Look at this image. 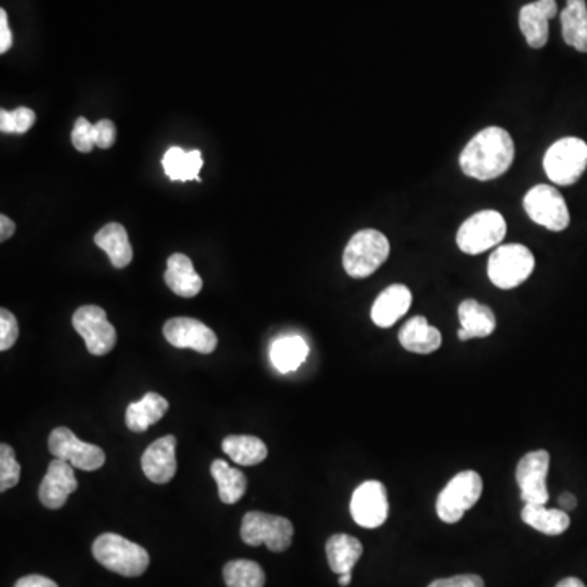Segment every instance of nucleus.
Here are the masks:
<instances>
[{
    "mask_svg": "<svg viewBox=\"0 0 587 587\" xmlns=\"http://www.w3.org/2000/svg\"><path fill=\"white\" fill-rule=\"evenodd\" d=\"M524 209L535 224L552 232H561L570 226V211L565 198L553 186L537 185L527 191Z\"/></svg>",
    "mask_w": 587,
    "mask_h": 587,
    "instance_id": "obj_9",
    "label": "nucleus"
},
{
    "mask_svg": "<svg viewBox=\"0 0 587 587\" xmlns=\"http://www.w3.org/2000/svg\"><path fill=\"white\" fill-rule=\"evenodd\" d=\"M93 557L106 570L126 578H137L146 573L151 563L146 548L124 539L118 534H103L93 542Z\"/></svg>",
    "mask_w": 587,
    "mask_h": 587,
    "instance_id": "obj_2",
    "label": "nucleus"
},
{
    "mask_svg": "<svg viewBox=\"0 0 587 587\" xmlns=\"http://www.w3.org/2000/svg\"><path fill=\"white\" fill-rule=\"evenodd\" d=\"M307 356H309V345L301 336H283L271 345V362L283 374L297 371L304 364Z\"/></svg>",
    "mask_w": 587,
    "mask_h": 587,
    "instance_id": "obj_27",
    "label": "nucleus"
},
{
    "mask_svg": "<svg viewBox=\"0 0 587 587\" xmlns=\"http://www.w3.org/2000/svg\"><path fill=\"white\" fill-rule=\"evenodd\" d=\"M349 511L354 522L364 529H377L389 517V495L384 483L369 480L354 490Z\"/></svg>",
    "mask_w": 587,
    "mask_h": 587,
    "instance_id": "obj_12",
    "label": "nucleus"
},
{
    "mask_svg": "<svg viewBox=\"0 0 587 587\" xmlns=\"http://www.w3.org/2000/svg\"><path fill=\"white\" fill-rule=\"evenodd\" d=\"M403 348L415 354H431L442 346V335L436 327L429 325L426 318L413 317L398 333Z\"/></svg>",
    "mask_w": 587,
    "mask_h": 587,
    "instance_id": "obj_21",
    "label": "nucleus"
},
{
    "mask_svg": "<svg viewBox=\"0 0 587 587\" xmlns=\"http://www.w3.org/2000/svg\"><path fill=\"white\" fill-rule=\"evenodd\" d=\"M522 521L542 534L557 537L570 529V516L563 509H548L545 504H526L521 512Z\"/></svg>",
    "mask_w": 587,
    "mask_h": 587,
    "instance_id": "obj_25",
    "label": "nucleus"
},
{
    "mask_svg": "<svg viewBox=\"0 0 587 587\" xmlns=\"http://www.w3.org/2000/svg\"><path fill=\"white\" fill-rule=\"evenodd\" d=\"M240 535L250 547L266 545L271 552L281 553L291 547L294 526L286 517L252 511L243 516Z\"/></svg>",
    "mask_w": 587,
    "mask_h": 587,
    "instance_id": "obj_7",
    "label": "nucleus"
},
{
    "mask_svg": "<svg viewBox=\"0 0 587 587\" xmlns=\"http://www.w3.org/2000/svg\"><path fill=\"white\" fill-rule=\"evenodd\" d=\"M14 587H59L53 579L40 576V574H28L18 579Z\"/></svg>",
    "mask_w": 587,
    "mask_h": 587,
    "instance_id": "obj_39",
    "label": "nucleus"
},
{
    "mask_svg": "<svg viewBox=\"0 0 587 587\" xmlns=\"http://www.w3.org/2000/svg\"><path fill=\"white\" fill-rule=\"evenodd\" d=\"M222 451L242 467H252L266 460L268 447L260 437L256 436H227L222 441Z\"/></svg>",
    "mask_w": 587,
    "mask_h": 587,
    "instance_id": "obj_29",
    "label": "nucleus"
},
{
    "mask_svg": "<svg viewBox=\"0 0 587 587\" xmlns=\"http://www.w3.org/2000/svg\"><path fill=\"white\" fill-rule=\"evenodd\" d=\"M35 121V111L27 106H20L15 111H0V131L4 134H25Z\"/></svg>",
    "mask_w": 587,
    "mask_h": 587,
    "instance_id": "obj_32",
    "label": "nucleus"
},
{
    "mask_svg": "<svg viewBox=\"0 0 587 587\" xmlns=\"http://www.w3.org/2000/svg\"><path fill=\"white\" fill-rule=\"evenodd\" d=\"M413 296L407 286L392 284L380 292L372 305L371 318L379 328H390L410 310Z\"/></svg>",
    "mask_w": 587,
    "mask_h": 587,
    "instance_id": "obj_18",
    "label": "nucleus"
},
{
    "mask_svg": "<svg viewBox=\"0 0 587 587\" xmlns=\"http://www.w3.org/2000/svg\"><path fill=\"white\" fill-rule=\"evenodd\" d=\"M72 327L84 338L93 356H105L115 348L118 340L115 327L108 322L105 310L98 305H84L77 309L72 317Z\"/></svg>",
    "mask_w": 587,
    "mask_h": 587,
    "instance_id": "obj_11",
    "label": "nucleus"
},
{
    "mask_svg": "<svg viewBox=\"0 0 587 587\" xmlns=\"http://www.w3.org/2000/svg\"><path fill=\"white\" fill-rule=\"evenodd\" d=\"M550 454L534 451L522 457L516 468V482L521 490V499L526 504H547L550 493L547 488Z\"/></svg>",
    "mask_w": 587,
    "mask_h": 587,
    "instance_id": "obj_13",
    "label": "nucleus"
},
{
    "mask_svg": "<svg viewBox=\"0 0 587 587\" xmlns=\"http://www.w3.org/2000/svg\"><path fill=\"white\" fill-rule=\"evenodd\" d=\"M203 164L201 152H185L181 147H170L162 159L165 175L173 181H201L199 170Z\"/></svg>",
    "mask_w": 587,
    "mask_h": 587,
    "instance_id": "obj_28",
    "label": "nucleus"
},
{
    "mask_svg": "<svg viewBox=\"0 0 587 587\" xmlns=\"http://www.w3.org/2000/svg\"><path fill=\"white\" fill-rule=\"evenodd\" d=\"M328 565L333 573H351L362 557V543L356 537L346 534L332 535L327 542Z\"/></svg>",
    "mask_w": 587,
    "mask_h": 587,
    "instance_id": "obj_26",
    "label": "nucleus"
},
{
    "mask_svg": "<svg viewBox=\"0 0 587 587\" xmlns=\"http://www.w3.org/2000/svg\"><path fill=\"white\" fill-rule=\"evenodd\" d=\"M557 0H537L522 7L519 12V27L526 36L530 48L540 49L548 43V22L557 17Z\"/></svg>",
    "mask_w": 587,
    "mask_h": 587,
    "instance_id": "obj_17",
    "label": "nucleus"
},
{
    "mask_svg": "<svg viewBox=\"0 0 587 587\" xmlns=\"http://www.w3.org/2000/svg\"><path fill=\"white\" fill-rule=\"evenodd\" d=\"M547 177L560 186L574 185L587 168V144L578 137H563L543 157Z\"/></svg>",
    "mask_w": 587,
    "mask_h": 587,
    "instance_id": "obj_6",
    "label": "nucleus"
},
{
    "mask_svg": "<svg viewBox=\"0 0 587 587\" xmlns=\"http://www.w3.org/2000/svg\"><path fill=\"white\" fill-rule=\"evenodd\" d=\"M534 268V253L526 245L508 243L491 253L488 278L499 289H514L530 278Z\"/></svg>",
    "mask_w": 587,
    "mask_h": 587,
    "instance_id": "obj_5",
    "label": "nucleus"
},
{
    "mask_svg": "<svg viewBox=\"0 0 587 587\" xmlns=\"http://www.w3.org/2000/svg\"><path fill=\"white\" fill-rule=\"evenodd\" d=\"M211 475L216 480L222 503H239L247 491V477L237 468L230 467L226 460L221 459L212 462Z\"/></svg>",
    "mask_w": 587,
    "mask_h": 587,
    "instance_id": "obj_30",
    "label": "nucleus"
},
{
    "mask_svg": "<svg viewBox=\"0 0 587 587\" xmlns=\"http://www.w3.org/2000/svg\"><path fill=\"white\" fill-rule=\"evenodd\" d=\"M390 255V242L382 232L359 230L346 245L343 268L354 279L369 278L384 265Z\"/></svg>",
    "mask_w": 587,
    "mask_h": 587,
    "instance_id": "obj_3",
    "label": "nucleus"
},
{
    "mask_svg": "<svg viewBox=\"0 0 587 587\" xmlns=\"http://www.w3.org/2000/svg\"><path fill=\"white\" fill-rule=\"evenodd\" d=\"M558 504H560V508L563 511H573L578 506V499H576V496L571 495V493H563L560 499H558Z\"/></svg>",
    "mask_w": 587,
    "mask_h": 587,
    "instance_id": "obj_41",
    "label": "nucleus"
},
{
    "mask_svg": "<svg viewBox=\"0 0 587 587\" xmlns=\"http://www.w3.org/2000/svg\"><path fill=\"white\" fill-rule=\"evenodd\" d=\"M508 232V224L504 221L503 214L498 211L477 212L460 226L457 232V245L467 255H480V253L498 247L503 242Z\"/></svg>",
    "mask_w": 587,
    "mask_h": 587,
    "instance_id": "obj_8",
    "label": "nucleus"
},
{
    "mask_svg": "<svg viewBox=\"0 0 587 587\" xmlns=\"http://www.w3.org/2000/svg\"><path fill=\"white\" fill-rule=\"evenodd\" d=\"M460 328L457 335L460 341L472 338H486L496 330V317L493 310L473 299L459 305Z\"/></svg>",
    "mask_w": 587,
    "mask_h": 587,
    "instance_id": "obj_20",
    "label": "nucleus"
},
{
    "mask_svg": "<svg viewBox=\"0 0 587 587\" xmlns=\"http://www.w3.org/2000/svg\"><path fill=\"white\" fill-rule=\"evenodd\" d=\"M165 283L170 291L185 299L198 296L203 289V279L195 270L193 261L183 253H175L168 258Z\"/></svg>",
    "mask_w": 587,
    "mask_h": 587,
    "instance_id": "obj_19",
    "label": "nucleus"
},
{
    "mask_svg": "<svg viewBox=\"0 0 587 587\" xmlns=\"http://www.w3.org/2000/svg\"><path fill=\"white\" fill-rule=\"evenodd\" d=\"M428 587H485V581L477 574H459L452 578L436 579Z\"/></svg>",
    "mask_w": 587,
    "mask_h": 587,
    "instance_id": "obj_37",
    "label": "nucleus"
},
{
    "mask_svg": "<svg viewBox=\"0 0 587 587\" xmlns=\"http://www.w3.org/2000/svg\"><path fill=\"white\" fill-rule=\"evenodd\" d=\"M557 587H587L586 584L578 578H565L561 579Z\"/></svg>",
    "mask_w": 587,
    "mask_h": 587,
    "instance_id": "obj_42",
    "label": "nucleus"
},
{
    "mask_svg": "<svg viewBox=\"0 0 587 587\" xmlns=\"http://www.w3.org/2000/svg\"><path fill=\"white\" fill-rule=\"evenodd\" d=\"M18 328L17 318L7 309L0 310V351H7L17 343Z\"/></svg>",
    "mask_w": 587,
    "mask_h": 587,
    "instance_id": "obj_35",
    "label": "nucleus"
},
{
    "mask_svg": "<svg viewBox=\"0 0 587 587\" xmlns=\"http://www.w3.org/2000/svg\"><path fill=\"white\" fill-rule=\"evenodd\" d=\"M20 473L22 467L15 459V451L9 444H2L0 446V491H5L14 488L20 482Z\"/></svg>",
    "mask_w": 587,
    "mask_h": 587,
    "instance_id": "obj_33",
    "label": "nucleus"
},
{
    "mask_svg": "<svg viewBox=\"0 0 587 587\" xmlns=\"http://www.w3.org/2000/svg\"><path fill=\"white\" fill-rule=\"evenodd\" d=\"M224 581L227 587H263L266 574L255 561L234 560L224 566Z\"/></svg>",
    "mask_w": 587,
    "mask_h": 587,
    "instance_id": "obj_31",
    "label": "nucleus"
},
{
    "mask_svg": "<svg viewBox=\"0 0 587 587\" xmlns=\"http://www.w3.org/2000/svg\"><path fill=\"white\" fill-rule=\"evenodd\" d=\"M72 146L76 147L77 151L89 154L93 151L95 144V134H93V124L85 118H79L72 129Z\"/></svg>",
    "mask_w": 587,
    "mask_h": 587,
    "instance_id": "obj_34",
    "label": "nucleus"
},
{
    "mask_svg": "<svg viewBox=\"0 0 587 587\" xmlns=\"http://www.w3.org/2000/svg\"><path fill=\"white\" fill-rule=\"evenodd\" d=\"M14 36L9 28V17L4 9L0 10V53L5 54L12 48Z\"/></svg>",
    "mask_w": 587,
    "mask_h": 587,
    "instance_id": "obj_38",
    "label": "nucleus"
},
{
    "mask_svg": "<svg viewBox=\"0 0 587 587\" xmlns=\"http://www.w3.org/2000/svg\"><path fill=\"white\" fill-rule=\"evenodd\" d=\"M95 245L110 258L111 265L123 270L133 261V245L128 232L118 222H110L95 234Z\"/></svg>",
    "mask_w": 587,
    "mask_h": 587,
    "instance_id": "obj_22",
    "label": "nucleus"
},
{
    "mask_svg": "<svg viewBox=\"0 0 587 587\" xmlns=\"http://www.w3.org/2000/svg\"><path fill=\"white\" fill-rule=\"evenodd\" d=\"M164 336L175 348L193 349L196 353L211 354L217 348L216 333L196 318H170L164 325Z\"/></svg>",
    "mask_w": 587,
    "mask_h": 587,
    "instance_id": "obj_14",
    "label": "nucleus"
},
{
    "mask_svg": "<svg viewBox=\"0 0 587 587\" xmlns=\"http://www.w3.org/2000/svg\"><path fill=\"white\" fill-rule=\"evenodd\" d=\"M14 232V221L2 214V216H0V240H2V242H7V240H9L12 235H14Z\"/></svg>",
    "mask_w": 587,
    "mask_h": 587,
    "instance_id": "obj_40",
    "label": "nucleus"
},
{
    "mask_svg": "<svg viewBox=\"0 0 587 587\" xmlns=\"http://www.w3.org/2000/svg\"><path fill=\"white\" fill-rule=\"evenodd\" d=\"M351 581H353V574L351 573L340 574V578H338V583L343 587L349 586Z\"/></svg>",
    "mask_w": 587,
    "mask_h": 587,
    "instance_id": "obj_43",
    "label": "nucleus"
},
{
    "mask_svg": "<svg viewBox=\"0 0 587 587\" xmlns=\"http://www.w3.org/2000/svg\"><path fill=\"white\" fill-rule=\"evenodd\" d=\"M48 447L56 459L64 460L84 472H95L105 465L106 455L102 447L80 441L71 429L64 426L49 434Z\"/></svg>",
    "mask_w": 587,
    "mask_h": 587,
    "instance_id": "obj_10",
    "label": "nucleus"
},
{
    "mask_svg": "<svg viewBox=\"0 0 587 587\" xmlns=\"http://www.w3.org/2000/svg\"><path fill=\"white\" fill-rule=\"evenodd\" d=\"M516 147L506 129L490 126L468 142L460 154V168L467 177L490 181L508 172Z\"/></svg>",
    "mask_w": 587,
    "mask_h": 587,
    "instance_id": "obj_1",
    "label": "nucleus"
},
{
    "mask_svg": "<svg viewBox=\"0 0 587 587\" xmlns=\"http://www.w3.org/2000/svg\"><path fill=\"white\" fill-rule=\"evenodd\" d=\"M177 437L168 434L147 447L142 454V472L152 483L165 485L177 475Z\"/></svg>",
    "mask_w": 587,
    "mask_h": 587,
    "instance_id": "obj_15",
    "label": "nucleus"
},
{
    "mask_svg": "<svg viewBox=\"0 0 587 587\" xmlns=\"http://www.w3.org/2000/svg\"><path fill=\"white\" fill-rule=\"evenodd\" d=\"M93 134H95V144L98 149H110L115 146L116 126L113 121L100 120L93 124Z\"/></svg>",
    "mask_w": 587,
    "mask_h": 587,
    "instance_id": "obj_36",
    "label": "nucleus"
},
{
    "mask_svg": "<svg viewBox=\"0 0 587 587\" xmlns=\"http://www.w3.org/2000/svg\"><path fill=\"white\" fill-rule=\"evenodd\" d=\"M483 493V480L475 470L457 473L446 488L439 493L436 512L439 519L446 524H457L465 512L480 501Z\"/></svg>",
    "mask_w": 587,
    "mask_h": 587,
    "instance_id": "obj_4",
    "label": "nucleus"
},
{
    "mask_svg": "<svg viewBox=\"0 0 587 587\" xmlns=\"http://www.w3.org/2000/svg\"><path fill=\"white\" fill-rule=\"evenodd\" d=\"M168 400L159 393L149 392L126 410V426L133 433H144L152 424L159 423L168 411Z\"/></svg>",
    "mask_w": 587,
    "mask_h": 587,
    "instance_id": "obj_23",
    "label": "nucleus"
},
{
    "mask_svg": "<svg viewBox=\"0 0 587 587\" xmlns=\"http://www.w3.org/2000/svg\"><path fill=\"white\" fill-rule=\"evenodd\" d=\"M561 30L566 45L579 53H587V5L586 0H568L561 12Z\"/></svg>",
    "mask_w": 587,
    "mask_h": 587,
    "instance_id": "obj_24",
    "label": "nucleus"
},
{
    "mask_svg": "<svg viewBox=\"0 0 587 587\" xmlns=\"http://www.w3.org/2000/svg\"><path fill=\"white\" fill-rule=\"evenodd\" d=\"M72 465L64 460L54 459L49 464L48 472L40 485V501L45 508L61 509L67 503L69 496L77 490L76 473Z\"/></svg>",
    "mask_w": 587,
    "mask_h": 587,
    "instance_id": "obj_16",
    "label": "nucleus"
}]
</instances>
